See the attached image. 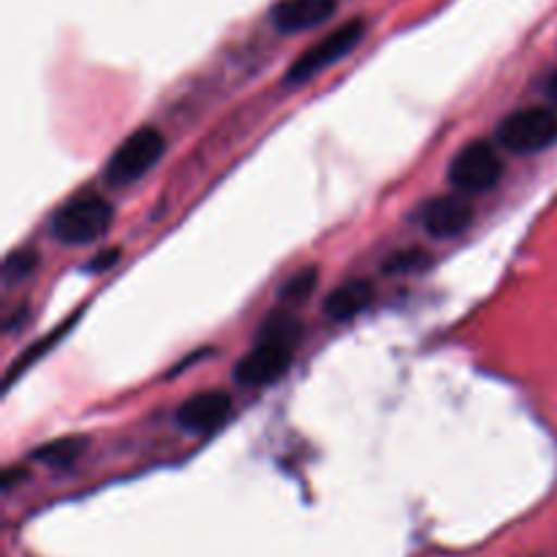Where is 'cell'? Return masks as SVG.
I'll list each match as a JSON object with an SVG mask.
<instances>
[{
    "label": "cell",
    "instance_id": "cell-1",
    "mask_svg": "<svg viewBox=\"0 0 557 557\" xmlns=\"http://www.w3.org/2000/svg\"><path fill=\"white\" fill-rule=\"evenodd\" d=\"M112 226V205L98 194L76 196L58 207V212L49 221V232L58 243L85 245L101 237Z\"/></svg>",
    "mask_w": 557,
    "mask_h": 557
},
{
    "label": "cell",
    "instance_id": "cell-2",
    "mask_svg": "<svg viewBox=\"0 0 557 557\" xmlns=\"http://www.w3.org/2000/svg\"><path fill=\"white\" fill-rule=\"evenodd\" d=\"M163 150H166V139H163L161 131L156 125H141L109 158L107 172H103L109 185H128L134 180L145 177L161 161Z\"/></svg>",
    "mask_w": 557,
    "mask_h": 557
},
{
    "label": "cell",
    "instance_id": "cell-3",
    "mask_svg": "<svg viewBox=\"0 0 557 557\" xmlns=\"http://www.w3.org/2000/svg\"><path fill=\"white\" fill-rule=\"evenodd\" d=\"M498 141L509 152H539L557 141V114L549 107H525L500 120Z\"/></svg>",
    "mask_w": 557,
    "mask_h": 557
},
{
    "label": "cell",
    "instance_id": "cell-4",
    "mask_svg": "<svg viewBox=\"0 0 557 557\" xmlns=\"http://www.w3.org/2000/svg\"><path fill=\"white\" fill-rule=\"evenodd\" d=\"M504 174V161L490 141H471L449 163V183L462 194H484Z\"/></svg>",
    "mask_w": 557,
    "mask_h": 557
},
{
    "label": "cell",
    "instance_id": "cell-5",
    "mask_svg": "<svg viewBox=\"0 0 557 557\" xmlns=\"http://www.w3.org/2000/svg\"><path fill=\"white\" fill-rule=\"evenodd\" d=\"M364 36V20H351L346 25L335 27L332 33H326V38H321L319 44H313L310 49H305L297 60H294L292 69L286 71L288 85H299V82H308L310 76H315L319 71H324L326 65L337 63L343 54L351 52Z\"/></svg>",
    "mask_w": 557,
    "mask_h": 557
},
{
    "label": "cell",
    "instance_id": "cell-6",
    "mask_svg": "<svg viewBox=\"0 0 557 557\" xmlns=\"http://www.w3.org/2000/svg\"><path fill=\"white\" fill-rule=\"evenodd\" d=\"M288 364H292V343L261 337L259 346L237 362L234 381L239 386H250V389L253 386H267L281 379L288 370Z\"/></svg>",
    "mask_w": 557,
    "mask_h": 557
},
{
    "label": "cell",
    "instance_id": "cell-7",
    "mask_svg": "<svg viewBox=\"0 0 557 557\" xmlns=\"http://www.w3.org/2000/svg\"><path fill=\"white\" fill-rule=\"evenodd\" d=\"M473 221V210L468 201L457 196H438L419 207V223L435 239H449L466 232Z\"/></svg>",
    "mask_w": 557,
    "mask_h": 557
},
{
    "label": "cell",
    "instance_id": "cell-8",
    "mask_svg": "<svg viewBox=\"0 0 557 557\" xmlns=\"http://www.w3.org/2000/svg\"><path fill=\"white\" fill-rule=\"evenodd\" d=\"M232 413V397L226 392H201V395H194L190 400H185L177 411V424L185 433L205 435L212 433V430L221 428L223 422Z\"/></svg>",
    "mask_w": 557,
    "mask_h": 557
},
{
    "label": "cell",
    "instance_id": "cell-9",
    "mask_svg": "<svg viewBox=\"0 0 557 557\" xmlns=\"http://www.w3.org/2000/svg\"><path fill=\"white\" fill-rule=\"evenodd\" d=\"M337 11V0H277L270 11V22L277 33L310 30L330 20Z\"/></svg>",
    "mask_w": 557,
    "mask_h": 557
},
{
    "label": "cell",
    "instance_id": "cell-10",
    "mask_svg": "<svg viewBox=\"0 0 557 557\" xmlns=\"http://www.w3.org/2000/svg\"><path fill=\"white\" fill-rule=\"evenodd\" d=\"M373 297H375L373 283L364 281V277H354V281L341 283V286L326 297L324 313L330 315L332 321H337V324H346V321L357 319L359 313H364V310L373 305Z\"/></svg>",
    "mask_w": 557,
    "mask_h": 557
},
{
    "label": "cell",
    "instance_id": "cell-11",
    "mask_svg": "<svg viewBox=\"0 0 557 557\" xmlns=\"http://www.w3.org/2000/svg\"><path fill=\"white\" fill-rule=\"evenodd\" d=\"M85 446H87V441L79 438V435H74V438H60V441H52V444H47V446H38V449L33 451V460L47 462V466H52V468H65V466H71V462H74L82 451H85Z\"/></svg>",
    "mask_w": 557,
    "mask_h": 557
},
{
    "label": "cell",
    "instance_id": "cell-12",
    "mask_svg": "<svg viewBox=\"0 0 557 557\" xmlns=\"http://www.w3.org/2000/svg\"><path fill=\"white\" fill-rule=\"evenodd\" d=\"M315 281H319V270H315V267L294 272V275L281 286L277 297H281L283 302H302V299L310 297V292L315 288Z\"/></svg>",
    "mask_w": 557,
    "mask_h": 557
},
{
    "label": "cell",
    "instance_id": "cell-13",
    "mask_svg": "<svg viewBox=\"0 0 557 557\" xmlns=\"http://www.w3.org/2000/svg\"><path fill=\"white\" fill-rule=\"evenodd\" d=\"M36 264H38L36 250H11V253L5 256V264H3L5 283H16L22 281V277H27L33 270H36Z\"/></svg>",
    "mask_w": 557,
    "mask_h": 557
},
{
    "label": "cell",
    "instance_id": "cell-14",
    "mask_svg": "<svg viewBox=\"0 0 557 557\" xmlns=\"http://www.w3.org/2000/svg\"><path fill=\"white\" fill-rule=\"evenodd\" d=\"M424 253L422 250H400V253H392L389 259L384 261V270L386 272H408V270H417V267L424 264Z\"/></svg>",
    "mask_w": 557,
    "mask_h": 557
},
{
    "label": "cell",
    "instance_id": "cell-15",
    "mask_svg": "<svg viewBox=\"0 0 557 557\" xmlns=\"http://www.w3.org/2000/svg\"><path fill=\"white\" fill-rule=\"evenodd\" d=\"M117 253H120V250H107V253H98V256H101V259L92 261L90 270L98 272V270H103V267H112L114 261H117Z\"/></svg>",
    "mask_w": 557,
    "mask_h": 557
},
{
    "label": "cell",
    "instance_id": "cell-16",
    "mask_svg": "<svg viewBox=\"0 0 557 557\" xmlns=\"http://www.w3.org/2000/svg\"><path fill=\"white\" fill-rule=\"evenodd\" d=\"M547 92H549V98H553V103H557V71L553 76H549V82H547Z\"/></svg>",
    "mask_w": 557,
    "mask_h": 557
}]
</instances>
